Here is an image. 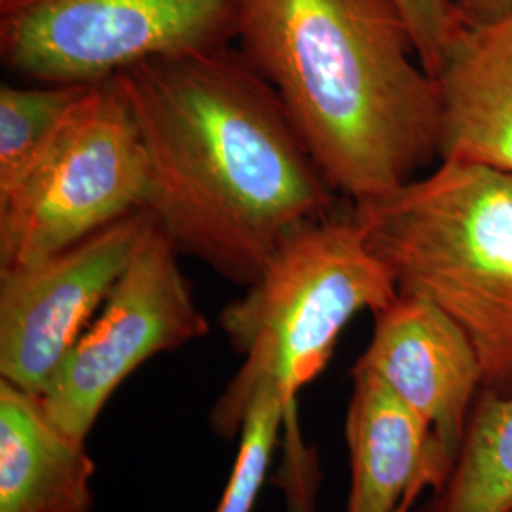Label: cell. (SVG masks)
Listing matches in <instances>:
<instances>
[{"mask_svg":"<svg viewBox=\"0 0 512 512\" xmlns=\"http://www.w3.org/2000/svg\"><path fill=\"white\" fill-rule=\"evenodd\" d=\"M440 160L512 173V12L467 27L437 74Z\"/></svg>","mask_w":512,"mask_h":512,"instance_id":"11","label":"cell"},{"mask_svg":"<svg viewBox=\"0 0 512 512\" xmlns=\"http://www.w3.org/2000/svg\"><path fill=\"white\" fill-rule=\"evenodd\" d=\"M397 294L351 209L294 234L245 294L220 311V327L243 363L211 410L215 433L234 439L264 387L277 389L296 416L298 393L327 368L349 321L384 310Z\"/></svg>","mask_w":512,"mask_h":512,"instance_id":"4","label":"cell"},{"mask_svg":"<svg viewBox=\"0 0 512 512\" xmlns=\"http://www.w3.org/2000/svg\"><path fill=\"white\" fill-rule=\"evenodd\" d=\"M353 366L380 376L431 423L448 454L458 458L471 408L482 391V368L450 315L423 296L397 294L374 313L372 338Z\"/></svg>","mask_w":512,"mask_h":512,"instance_id":"9","label":"cell"},{"mask_svg":"<svg viewBox=\"0 0 512 512\" xmlns=\"http://www.w3.org/2000/svg\"><path fill=\"white\" fill-rule=\"evenodd\" d=\"M423 492H425V490H420V488H416V490H410L408 494L404 495L403 503L399 505V509H397L395 512H412V507L416 505V501L420 499Z\"/></svg>","mask_w":512,"mask_h":512,"instance_id":"18","label":"cell"},{"mask_svg":"<svg viewBox=\"0 0 512 512\" xmlns=\"http://www.w3.org/2000/svg\"><path fill=\"white\" fill-rule=\"evenodd\" d=\"M351 213L399 293L431 300L465 332L482 389L512 395V173L439 160Z\"/></svg>","mask_w":512,"mask_h":512,"instance_id":"3","label":"cell"},{"mask_svg":"<svg viewBox=\"0 0 512 512\" xmlns=\"http://www.w3.org/2000/svg\"><path fill=\"white\" fill-rule=\"evenodd\" d=\"M410 25L421 65L437 78L444 61L469 27L456 0H397Z\"/></svg>","mask_w":512,"mask_h":512,"instance_id":"16","label":"cell"},{"mask_svg":"<svg viewBox=\"0 0 512 512\" xmlns=\"http://www.w3.org/2000/svg\"><path fill=\"white\" fill-rule=\"evenodd\" d=\"M243 0H0V57L35 84L93 86L158 57L230 44Z\"/></svg>","mask_w":512,"mask_h":512,"instance_id":"6","label":"cell"},{"mask_svg":"<svg viewBox=\"0 0 512 512\" xmlns=\"http://www.w3.org/2000/svg\"><path fill=\"white\" fill-rule=\"evenodd\" d=\"M147 156V211L181 255L241 287L336 192L274 88L230 44L114 76Z\"/></svg>","mask_w":512,"mask_h":512,"instance_id":"1","label":"cell"},{"mask_svg":"<svg viewBox=\"0 0 512 512\" xmlns=\"http://www.w3.org/2000/svg\"><path fill=\"white\" fill-rule=\"evenodd\" d=\"M147 209L33 262L0 266V378L44 395L124 274Z\"/></svg>","mask_w":512,"mask_h":512,"instance_id":"8","label":"cell"},{"mask_svg":"<svg viewBox=\"0 0 512 512\" xmlns=\"http://www.w3.org/2000/svg\"><path fill=\"white\" fill-rule=\"evenodd\" d=\"M469 27L486 25L512 12V0H456Z\"/></svg>","mask_w":512,"mask_h":512,"instance_id":"17","label":"cell"},{"mask_svg":"<svg viewBox=\"0 0 512 512\" xmlns=\"http://www.w3.org/2000/svg\"><path fill=\"white\" fill-rule=\"evenodd\" d=\"M179 256L150 215L124 274L40 395L46 416L67 435L86 440L139 366L209 332Z\"/></svg>","mask_w":512,"mask_h":512,"instance_id":"7","label":"cell"},{"mask_svg":"<svg viewBox=\"0 0 512 512\" xmlns=\"http://www.w3.org/2000/svg\"><path fill=\"white\" fill-rule=\"evenodd\" d=\"M147 156L114 78L88 86L50 147L0 194V266L71 247L147 209Z\"/></svg>","mask_w":512,"mask_h":512,"instance_id":"5","label":"cell"},{"mask_svg":"<svg viewBox=\"0 0 512 512\" xmlns=\"http://www.w3.org/2000/svg\"><path fill=\"white\" fill-rule=\"evenodd\" d=\"M86 88L78 84H2L0 194L18 183L50 147Z\"/></svg>","mask_w":512,"mask_h":512,"instance_id":"14","label":"cell"},{"mask_svg":"<svg viewBox=\"0 0 512 512\" xmlns=\"http://www.w3.org/2000/svg\"><path fill=\"white\" fill-rule=\"evenodd\" d=\"M346 512H395L410 490L439 492L454 469L431 423L366 368H351Z\"/></svg>","mask_w":512,"mask_h":512,"instance_id":"10","label":"cell"},{"mask_svg":"<svg viewBox=\"0 0 512 512\" xmlns=\"http://www.w3.org/2000/svg\"><path fill=\"white\" fill-rule=\"evenodd\" d=\"M293 418L277 389L264 387L256 393L239 431L238 459L215 512H253L279 431Z\"/></svg>","mask_w":512,"mask_h":512,"instance_id":"15","label":"cell"},{"mask_svg":"<svg viewBox=\"0 0 512 512\" xmlns=\"http://www.w3.org/2000/svg\"><path fill=\"white\" fill-rule=\"evenodd\" d=\"M420 512H512V395L478 393L454 469Z\"/></svg>","mask_w":512,"mask_h":512,"instance_id":"13","label":"cell"},{"mask_svg":"<svg viewBox=\"0 0 512 512\" xmlns=\"http://www.w3.org/2000/svg\"><path fill=\"white\" fill-rule=\"evenodd\" d=\"M236 40L336 194L374 200L439 162V80L397 0H243Z\"/></svg>","mask_w":512,"mask_h":512,"instance_id":"2","label":"cell"},{"mask_svg":"<svg viewBox=\"0 0 512 512\" xmlns=\"http://www.w3.org/2000/svg\"><path fill=\"white\" fill-rule=\"evenodd\" d=\"M95 463L40 397L0 378V512H92Z\"/></svg>","mask_w":512,"mask_h":512,"instance_id":"12","label":"cell"}]
</instances>
